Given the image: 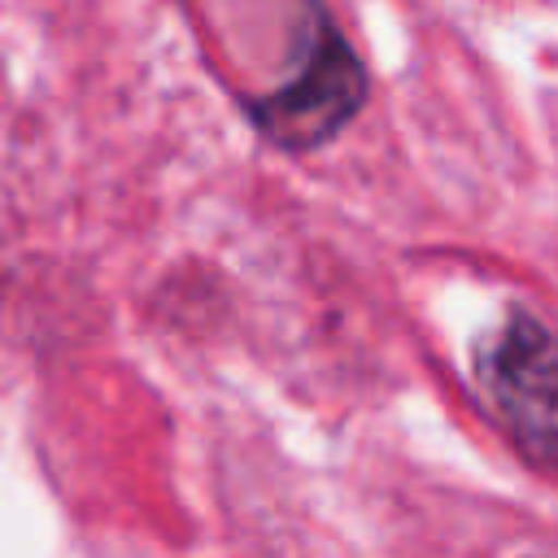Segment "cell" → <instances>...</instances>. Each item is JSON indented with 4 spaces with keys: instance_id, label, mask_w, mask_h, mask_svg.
<instances>
[{
    "instance_id": "cell-1",
    "label": "cell",
    "mask_w": 558,
    "mask_h": 558,
    "mask_svg": "<svg viewBox=\"0 0 558 558\" xmlns=\"http://www.w3.org/2000/svg\"><path fill=\"white\" fill-rule=\"evenodd\" d=\"M366 100V65L353 44L336 31L318 0H310V35L305 57L288 83L275 92L248 96L244 113L257 135L283 153H310L336 140Z\"/></svg>"
},
{
    "instance_id": "cell-2",
    "label": "cell",
    "mask_w": 558,
    "mask_h": 558,
    "mask_svg": "<svg viewBox=\"0 0 558 558\" xmlns=\"http://www.w3.org/2000/svg\"><path fill=\"white\" fill-rule=\"evenodd\" d=\"M475 375L514 445L558 471V336L532 310H510L480 344Z\"/></svg>"
}]
</instances>
